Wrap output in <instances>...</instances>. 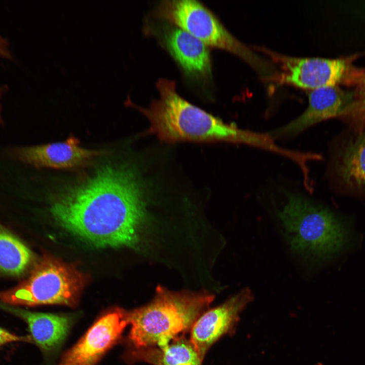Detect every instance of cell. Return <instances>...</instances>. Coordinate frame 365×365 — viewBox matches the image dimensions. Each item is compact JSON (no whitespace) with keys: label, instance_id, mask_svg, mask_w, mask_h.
<instances>
[{"label":"cell","instance_id":"1","mask_svg":"<svg viewBox=\"0 0 365 365\" xmlns=\"http://www.w3.org/2000/svg\"><path fill=\"white\" fill-rule=\"evenodd\" d=\"M134 166H105L64 192L51 212L62 227L100 247H134L147 216L148 201L163 187Z\"/></svg>","mask_w":365,"mask_h":365},{"label":"cell","instance_id":"2","mask_svg":"<svg viewBox=\"0 0 365 365\" xmlns=\"http://www.w3.org/2000/svg\"><path fill=\"white\" fill-rule=\"evenodd\" d=\"M159 98L147 107L139 106L128 97L125 105L141 113L150 125L146 134L160 141L174 143L194 142H246L261 144L262 139L225 123L218 118L192 104L176 92L175 82L160 79L157 83Z\"/></svg>","mask_w":365,"mask_h":365},{"label":"cell","instance_id":"3","mask_svg":"<svg viewBox=\"0 0 365 365\" xmlns=\"http://www.w3.org/2000/svg\"><path fill=\"white\" fill-rule=\"evenodd\" d=\"M213 298L207 293H176L158 287L149 304L127 312L131 325L127 349L167 345L178 334L191 329Z\"/></svg>","mask_w":365,"mask_h":365},{"label":"cell","instance_id":"4","mask_svg":"<svg viewBox=\"0 0 365 365\" xmlns=\"http://www.w3.org/2000/svg\"><path fill=\"white\" fill-rule=\"evenodd\" d=\"M287 203L277 211L294 250L325 258L346 245L348 232L332 212L299 194L287 193Z\"/></svg>","mask_w":365,"mask_h":365},{"label":"cell","instance_id":"5","mask_svg":"<svg viewBox=\"0 0 365 365\" xmlns=\"http://www.w3.org/2000/svg\"><path fill=\"white\" fill-rule=\"evenodd\" d=\"M157 13L163 18L186 30L207 46L233 53L246 61L262 76L271 78L275 68L233 36L215 16L195 0L162 1Z\"/></svg>","mask_w":365,"mask_h":365},{"label":"cell","instance_id":"6","mask_svg":"<svg viewBox=\"0 0 365 365\" xmlns=\"http://www.w3.org/2000/svg\"><path fill=\"white\" fill-rule=\"evenodd\" d=\"M85 279L72 266L50 257L42 259L27 279L0 292V300L13 305L60 304L75 306Z\"/></svg>","mask_w":365,"mask_h":365},{"label":"cell","instance_id":"7","mask_svg":"<svg viewBox=\"0 0 365 365\" xmlns=\"http://www.w3.org/2000/svg\"><path fill=\"white\" fill-rule=\"evenodd\" d=\"M284 71L278 81L311 90L327 86L357 85L365 71L353 63L357 55L337 59L296 58L272 54Z\"/></svg>","mask_w":365,"mask_h":365},{"label":"cell","instance_id":"8","mask_svg":"<svg viewBox=\"0 0 365 365\" xmlns=\"http://www.w3.org/2000/svg\"><path fill=\"white\" fill-rule=\"evenodd\" d=\"M128 324L127 312L123 309L117 308L106 312L63 354L58 365H96L120 341Z\"/></svg>","mask_w":365,"mask_h":365},{"label":"cell","instance_id":"9","mask_svg":"<svg viewBox=\"0 0 365 365\" xmlns=\"http://www.w3.org/2000/svg\"><path fill=\"white\" fill-rule=\"evenodd\" d=\"M253 299L248 288L201 315L191 330L190 340L203 361L207 350L220 337L231 333L243 310Z\"/></svg>","mask_w":365,"mask_h":365},{"label":"cell","instance_id":"10","mask_svg":"<svg viewBox=\"0 0 365 365\" xmlns=\"http://www.w3.org/2000/svg\"><path fill=\"white\" fill-rule=\"evenodd\" d=\"M353 97L354 92L345 91L339 86L311 90L308 94V105L304 113L270 134L276 138L291 137L323 120L345 116Z\"/></svg>","mask_w":365,"mask_h":365},{"label":"cell","instance_id":"11","mask_svg":"<svg viewBox=\"0 0 365 365\" xmlns=\"http://www.w3.org/2000/svg\"><path fill=\"white\" fill-rule=\"evenodd\" d=\"M101 153L81 147L79 139L72 136L64 141L21 148L17 155L36 167L72 169L85 165Z\"/></svg>","mask_w":365,"mask_h":365},{"label":"cell","instance_id":"12","mask_svg":"<svg viewBox=\"0 0 365 365\" xmlns=\"http://www.w3.org/2000/svg\"><path fill=\"white\" fill-rule=\"evenodd\" d=\"M0 307L27 323L31 342L47 356L53 355L59 349L74 321V317L68 315L31 312L5 305Z\"/></svg>","mask_w":365,"mask_h":365},{"label":"cell","instance_id":"13","mask_svg":"<svg viewBox=\"0 0 365 365\" xmlns=\"http://www.w3.org/2000/svg\"><path fill=\"white\" fill-rule=\"evenodd\" d=\"M162 39L167 49L186 73L203 77L210 74L209 51L200 40L176 25L165 28Z\"/></svg>","mask_w":365,"mask_h":365},{"label":"cell","instance_id":"14","mask_svg":"<svg viewBox=\"0 0 365 365\" xmlns=\"http://www.w3.org/2000/svg\"><path fill=\"white\" fill-rule=\"evenodd\" d=\"M170 344L126 349L124 357L129 363L144 361L153 365H201L202 360L190 340L177 336Z\"/></svg>","mask_w":365,"mask_h":365},{"label":"cell","instance_id":"15","mask_svg":"<svg viewBox=\"0 0 365 365\" xmlns=\"http://www.w3.org/2000/svg\"><path fill=\"white\" fill-rule=\"evenodd\" d=\"M335 167L345 184L365 191V133L348 143L340 154Z\"/></svg>","mask_w":365,"mask_h":365},{"label":"cell","instance_id":"16","mask_svg":"<svg viewBox=\"0 0 365 365\" xmlns=\"http://www.w3.org/2000/svg\"><path fill=\"white\" fill-rule=\"evenodd\" d=\"M32 260L29 249L0 224V275L20 276Z\"/></svg>","mask_w":365,"mask_h":365},{"label":"cell","instance_id":"17","mask_svg":"<svg viewBox=\"0 0 365 365\" xmlns=\"http://www.w3.org/2000/svg\"><path fill=\"white\" fill-rule=\"evenodd\" d=\"M345 116L365 124V75L354 92L352 103Z\"/></svg>","mask_w":365,"mask_h":365},{"label":"cell","instance_id":"18","mask_svg":"<svg viewBox=\"0 0 365 365\" xmlns=\"http://www.w3.org/2000/svg\"><path fill=\"white\" fill-rule=\"evenodd\" d=\"M14 342H31L29 335L20 336L0 327V347Z\"/></svg>","mask_w":365,"mask_h":365},{"label":"cell","instance_id":"19","mask_svg":"<svg viewBox=\"0 0 365 365\" xmlns=\"http://www.w3.org/2000/svg\"><path fill=\"white\" fill-rule=\"evenodd\" d=\"M7 53L5 45L3 41L0 39V55H5Z\"/></svg>","mask_w":365,"mask_h":365},{"label":"cell","instance_id":"20","mask_svg":"<svg viewBox=\"0 0 365 365\" xmlns=\"http://www.w3.org/2000/svg\"><path fill=\"white\" fill-rule=\"evenodd\" d=\"M317 365H323V364H321V363H319V364H317Z\"/></svg>","mask_w":365,"mask_h":365}]
</instances>
